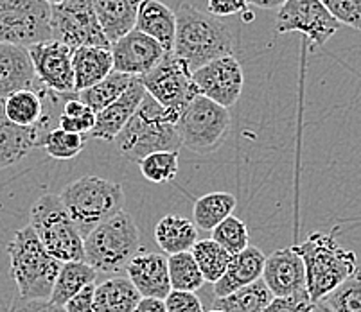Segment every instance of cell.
<instances>
[{"instance_id": "1", "label": "cell", "mask_w": 361, "mask_h": 312, "mask_svg": "<svg viewBox=\"0 0 361 312\" xmlns=\"http://www.w3.org/2000/svg\"><path fill=\"white\" fill-rule=\"evenodd\" d=\"M175 15L173 54L185 61L191 72L223 56H234V35L221 18L200 11L191 4H182Z\"/></svg>"}, {"instance_id": "2", "label": "cell", "mask_w": 361, "mask_h": 312, "mask_svg": "<svg viewBox=\"0 0 361 312\" xmlns=\"http://www.w3.org/2000/svg\"><path fill=\"white\" fill-rule=\"evenodd\" d=\"M293 248L304 262L306 291L313 304L327 297L357 269L356 253L341 248L334 232H313L302 244Z\"/></svg>"}, {"instance_id": "3", "label": "cell", "mask_w": 361, "mask_h": 312, "mask_svg": "<svg viewBox=\"0 0 361 312\" xmlns=\"http://www.w3.org/2000/svg\"><path fill=\"white\" fill-rule=\"evenodd\" d=\"M9 275L18 287L22 300H49L61 262L52 258L38 241L31 226L15 233L8 244Z\"/></svg>"}, {"instance_id": "4", "label": "cell", "mask_w": 361, "mask_h": 312, "mask_svg": "<svg viewBox=\"0 0 361 312\" xmlns=\"http://www.w3.org/2000/svg\"><path fill=\"white\" fill-rule=\"evenodd\" d=\"M85 262L96 273L126 271L131 258L140 251V230L130 213L121 210L101 223L83 239Z\"/></svg>"}, {"instance_id": "5", "label": "cell", "mask_w": 361, "mask_h": 312, "mask_svg": "<svg viewBox=\"0 0 361 312\" xmlns=\"http://www.w3.org/2000/svg\"><path fill=\"white\" fill-rule=\"evenodd\" d=\"M114 144L123 156L137 163L157 151H178L182 147L175 124L169 120L166 110L147 94L133 117L114 139Z\"/></svg>"}, {"instance_id": "6", "label": "cell", "mask_w": 361, "mask_h": 312, "mask_svg": "<svg viewBox=\"0 0 361 312\" xmlns=\"http://www.w3.org/2000/svg\"><path fill=\"white\" fill-rule=\"evenodd\" d=\"M58 196L83 239L124 206L123 187L99 176L74 180L65 185Z\"/></svg>"}, {"instance_id": "7", "label": "cell", "mask_w": 361, "mask_h": 312, "mask_svg": "<svg viewBox=\"0 0 361 312\" xmlns=\"http://www.w3.org/2000/svg\"><path fill=\"white\" fill-rule=\"evenodd\" d=\"M29 226L52 258L61 264L85 262L83 237L58 194H44L32 203Z\"/></svg>"}, {"instance_id": "8", "label": "cell", "mask_w": 361, "mask_h": 312, "mask_svg": "<svg viewBox=\"0 0 361 312\" xmlns=\"http://www.w3.org/2000/svg\"><path fill=\"white\" fill-rule=\"evenodd\" d=\"M232 126L231 111L203 95H196L175 124L180 146L196 154L214 153Z\"/></svg>"}, {"instance_id": "9", "label": "cell", "mask_w": 361, "mask_h": 312, "mask_svg": "<svg viewBox=\"0 0 361 312\" xmlns=\"http://www.w3.org/2000/svg\"><path fill=\"white\" fill-rule=\"evenodd\" d=\"M144 90L166 110L167 117L176 124L185 106L198 94L192 81L191 68L173 52H166L160 63L140 77Z\"/></svg>"}, {"instance_id": "10", "label": "cell", "mask_w": 361, "mask_h": 312, "mask_svg": "<svg viewBox=\"0 0 361 312\" xmlns=\"http://www.w3.org/2000/svg\"><path fill=\"white\" fill-rule=\"evenodd\" d=\"M51 36L52 40L65 47H104L110 49L92 0H63L51 6Z\"/></svg>"}, {"instance_id": "11", "label": "cell", "mask_w": 361, "mask_h": 312, "mask_svg": "<svg viewBox=\"0 0 361 312\" xmlns=\"http://www.w3.org/2000/svg\"><path fill=\"white\" fill-rule=\"evenodd\" d=\"M52 40L45 0H0V44L31 47Z\"/></svg>"}, {"instance_id": "12", "label": "cell", "mask_w": 361, "mask_h": 312, "mask_svg": "<svg viewBox=\"0 0 361 312\" xmlns=\"http://www.w3.org/2000/svg\"><path fill=\"white\" fill-rule=\"evenodd\" d=\"M340 29L320 0H286L277 13V32H300L310 40L311 47L320 49Z\"/></svg>"}, {"instance_id": "13", "label": "cell", "mask_w": 361, "mask_h": 312, "mask_svg": "<svg viewBox=\"0 0 361 312\" xmlns=\"http://www.w3.org/2000/svg\"><path fill=\"white\" fill-rule=\"evenodd\" d=\"M192 81L200 95L231 110L235 106L245 87L241 63L234 56H223L192 72Z\"/></svg>"}, {"instance_id": "14", "label": "cell", "mask_w": 361, "mask_h": 312, "mask_svg": "<svg viewBox=\"0 0 361 312\" xmlns=\"http://www.w3.org/2000/svg\"><path fill=\"white\" fill-rule=\"evenodd\" d=\"M38 83L47 92L60 97H68L74 92L72 49L54 40L27 47Z\"/></svg>"}, {"instance_id": "15", "label": "cell", "mask_w": 361, "mask_h": 312, "mask_svg": "<svg viewBox=\"0 0 361 312\" xmlns=\"http://www.w3.org/2000/svg\"><path fill=\"white\" fill-rule=\"evenodd\" d=\"M110 52L114 60V72H121L139 80L153 70L166 56V51L160 47V44L137 29L114 42L110 45Z\"/></svg>"}, {"instance_id": "16", "label": "cell", "mask_w": 361, "mask_h": 312, "mask_svg": "<svg viewBox=\"0 0 361 312\" xmlns=\"http://www.w3.org/2000/svg\"><path fill=\"white\" fill-rule=\"evenodd\" d=\"M261 278L274 298L306 291V269L293 246L277 249L266 257Z\"/></svg>"}, {"instance_id": "17", "label": "cell", "mask_w": 361, "mask_h": 312, "mask_svg": "<svg viewBox=\"0 0 361 312\" xmlns=\"http://www.w3.org/2000/svg\"><path fill=\"white\" fill-rule=\"evenodd\" d=\"M126 275L140 298L166 300L171 292L167 257L160 253L139 251L126 266Z\"/></svg>"}, {"instance_id": "18", "label": "cell", "mask_w": 361, "mask_h": 312, "mask_svg": "<svg viewBox=\"0 0 361 312\" xmlns=\"http://www.w3.org/2000/svg\"><path fill=\"white\" fill-rule=\"evenodd\" d=\"M47 117L32 127L13 124L4 113V101H0V170L16 166L32 149L40 147L42 137L47 133Z\"/></svg>"}, {"instance_id": "19", "label": "cell", "mask_w": 361, "mask_h": 312, "mask_svg": "<svg viewBox=\"0 0 361 312\" xmlns=\"http://www.w3.org/2000/svg\"><path fill=\"white\" fill-rule=\"evenodd\" d=\"M144 95H146V90L137 77L116 103H111L110 106H106L96 115V123H94V127L90 130L88 137L94 140L114 142V139L121 133V130L126 126L128 120L133 117L137 108L140 106Z\"/></svg>"}, {"instance_id": "20", "label": "cell", "mask_w": 361, "mask_h": 312, "mask_svg": "<svg viewBox=\"0 0 361 312\" xmlns=\"http://www.w3.org/2000/svg\"><path fill=\"white\" fill-rule=\"evenodd\" d=\"M20 90H36L35 68L27 49L0 44V101Z\"/></svg>"}, {"instance_id": "21", "label": "cell", "mask_w": 361, "mask_h": 312, "mask_svg": "<svg viewBox=\"0 0 361 312\" xmlns=\"http://www.w3.org/2000/svg\"><path fill=\"white\" fill-rule=\"evenodd\" d=\"M264 261V253L255 246H248L238 255H232L225 275L214 284L216 298H225L231 292L257 282L262 277Z\"/></svg>"}, {"instance_id": "22", "label": "cell", "mask_w": 361, "mask_h": 312, "mask_svg": "<svg viewBox=\"0 0 361 312\" xmlns=\"http://www.w3.org/2000/svg\"><path fill=\"white\" fill-rule=\"evenodd\" d=\"M137 31L153 38L166 52H173L176 35V15L160 0H142L135 22Z\"/></svg>"}, {"instance_id": "23", "label": "cell", "mask_w": 361, "mask_h": 312, "mask_svg": "<svg viewBox=\"0 0 361 312\" xmlns=\"http://www.w3.org/2000/svg\"><path fill=\"white\" fill-rule=\"evenodd\" d=\"M97 20L110 45L135 29L142 0H92Z\"/></svg>"}, {"instance_id": "24", "label": "cell", "mask_w": 361, "mask_h": 312, "mask_svg": "<svg viewBox=\"0 0 361 312\" xmlns=\"http://www.w3.org/2000/svg\"><path fill=\"white\" fill-rule=\"evenodd\" d=\"M72 70H74V92L87 90L108 74L114 72V60L110 49L81 47L72 51Z\"/></svg>"}, {"instance_id": "25", "label": "cell", "mask_w": 361, "mask_h": 312, "mask_svg": "<svg viewBox=\"0 0 361 312\" xmlns=\"http://www.w3.org/2000/svg\"><path fill=\"white\" fill-rule=\"evenodd\" d=\"M155 241L160 249L167 253V257L176 253L191 251V248L198 241V228L191 219L178 213H169L157 223Z\"/></svg>"}, {"instance_id": "26", "label": "cell", "mask_w": 361, "mask_h": 312, "mask_svg": "<svg viewBox=\"0 0 361 312\" xmlns=\"http://www.w3.org/2000/svg\"><path fill=\"white\" fill-rule=\"evenodd\" d=\"M94 312H133L140 294L128 277H111L94 287Z\"/></svg>"}, {"instance_id": "27", "label": "cell", "mask_w": 361, "mask_h": 312, "mask_svg": "<svg viewBox=\"0 0 361 312\" xmlns=\"http://www.w3.org/2000/svg\"><path fill=\"white\" fill-rule=\"evenodd\" d=\"M96 278L97 273L87 262H65L56 277L49 301L58 307H65L67 301H71L78 292H81L88 285H94Z\"/></svg>"}, {"instance_id": "28", "label": "cell", "mask_w": 361, "mask_h": 312, "mask_svg": "<svg viewBox=\"0 0 361 312\" xmlns=\"http://www.w3.org/2000/svg\"><path fill=\"white\" fill-rule=\"evenodd\" d=\"M45 95L47 90H20L4 99V113L13 124L22 127L38 126L45 115Z\"/></svg>"}, {"instance_id": "29", "label": "cell", "mask_w": 361, "mask_h": 312, "mask_svg": "<svg viewBox=\"0 0 361 312\" xmlns=\"http://www.w3.org/2000/svg\"><path fill=\"white\" fill-rule=\"evenodd\" d=\"M238 206L231 192H211L198 198L192 206V223L196 228L212 232L221 221H225Z\"/></svg>"}, {"instance_id": "30", "label": "cell", "mask_w": 361, "mask_h": 312, "mask_svg": "<svg viewBox=\"0 0 361 312\" xmlns=\"http://www.w3.org/2000/svg\"><path fill=\"white\" fill-rule=\"evenodd\" d=\"M135 80L137 77L121 74V72H111V74H108L103 81H99V83L94 85V87L87 88V90L80 92V94L75 95H78V99H80L81 103L87 104V106L97 115L101 110L110 106L111 103H116Z\"/></svg>"}, {"instance_id": "31", "label": "cell", "mask_w": 361, "mask_h": 312, "mask_svg": "<svg viewBox=\"0 0 361 312\" xmlns=\"http://www.w3.org/2000/svg\"><path fill=\"white\" fill-rule=\"evenodd\" d=\"M274 300L262 278L254 284L238 289L225 298H216L212 307L223 312H262Z\"/></svg>"}, {"instance_id": "32", "label": "cell", "mask_w": 361, "mask_h": 312, "mask_svg": "<svg viewBox=\"0 0 361 312\" xmlns=\"http://www.w3.org/2000/svg\"><path fill=\"white\" fill-rule=\"evenodd\" d=\"M191 255L198 264L203 280L211 282V284H216L225 275L226 266L232 257L212 239L196 241V244L191 248Z\"/></svg>"}, {"instance_id": "33", "label": "cell", "mask_w": 361, "mask_h": 312, "mask_svg": "<svg viewBox=\"0 0 361 312\" xmlns=\"http://www.w3.org/2000/svg\"><path fill=\"white\" fill-rule=\"evenodd\" d=\"M167 271H169L171 291L196 292L205 284L191 251L169 255L167 257Z\"/></svg>"}, {"instance_id": "34", "label": "cell", "mask_w": 361, "mask_h": 312, "mask_svg": "<svg viewBox=\"0 0 361 312\" xmlns=\"http://www.w3.org/2000/svg\"><path fill=\"white\" fill-rule=\"evenodd\" d=\"M178 163V151H157L140 160L139 169L147 182L160 185V183H169L176 178Z\"/></svg>"}, {"instance_id": "35", "label": "cell", "mask_w": 361, "mask_h": 312, "mask_svg": "<svg viewBox=\"0 0 361 312\" xmlns=\"http://www.w3.org/2000/svg\"><path fill=\"white\" fill-rule=\"evenodd\" d=\"M322 301L333 312H361V269L357 268Z\"/></svg>"}, {"instance_id": "36", "label": "cell", "mask_w": 361, "mask_h": 312, "mask_svg": "<svg viewBox=\"0 0 361 312\" xmlns=\"http://www.w3.org/2000/svg\"><path fill=\"white\" fill-rule=\"evenodd\" d=\"M87 139L83 135L67 133V131L54 127L49 130L47 133L42 137L40 147H44L45 153L56 160H72L83 151Z\"/></svg>"}, {"instance_id": "37", "label": "cell", "mask_w": 361, "mask_h": 312, "mask_svg": "<svg viewBox=\"0 0 361 312\" xmlns=\"http://www.w3.org/2000/svg\"><path fill=\"white\" fill-rule=\"evenodd\" d=\"M212 241L221 246L228 255H238L250 246V235L245 221L232 213L212 230Z\"/></svg>"}, {"instance_id": "38", "label": "cell", "mask_w": 361, "mask_h": 312, "mask_svg": "<svg viewBox=\"0 0 361 312\" xmlns=\"http://www.w3.org/2000/svg\"><path fill=\"white\" fill-rule=\"evenodd\" d=\"M96 123V113L81 103L80 99L68 97L63 103V110L58 115V127L67 133L88 135Z\"/></svg>"}, {"instance_id": "39", "label": "cell", "mask_w": 361, "mask_h": 312, "mask_svg": "<svg viewBox=\"0 0 361 312\" xmlns=\"http://www.w3.org/2000/svg\"><path fill=\"white\" fill-rule=\"evenodd\" d=\"M338 24L361 31V0H320Z\"/></svg>"}, {"instance_id": "40", "label": "cell", "mask_w": 361, "mask_h": 312, "mask_svg": "<svg viewBox=\"0 0 361 312\" xmlns=\"http://www.w3.org/2000/svg\"><path fill=\"white\" fill-rule=\"evenodd\" d=\"M311 307L313 301L310 300L307 291H300L291 297L274 298L262 312H310Z\"/></svg>"}, {"instance_id": "41", "label": "cell", "mask_w": 361, "mask_h": 312, "mask_svg": "<svg viewBox=\"0 0 361 312\" xmlns=\"http://www.w3.org/2000/svg\"><path fill=\"white\" fill-rule=\"evenodd\" d=\"M167 312H203V305L196 292L171 291L164 300Z\"/></svg>"}, {"instance_id": "42", "label": "cell", "mask_w": 361, "mask_h": 312, "mask_svg": "<svg viewBox=\"0 0 361 312\" xmlns=\"http://www.w3.org/2000/svg\"><path fill=\"white\" fill-rule=\"evenodd\" d=\"M246 0H207V13L216 18H226L246 11Z\"/></svg>"}, {"instance_id": "43", "label": "cell", "mask_w": 361, "mask_h": 312, "mask_svg": "<svg viewBox=\"0 0 361 312\" xmlns=\"http://www.w3.org/2000/svg\"><path fill=\"white\" fill-rule=\"evenodd\" d=\"M8 312H65L63 307L52 305L49 300H22L16 298Z\"/></svg>"}, {"instance_id": "44", "label": "cell", "mask_w": 361, "mask_h": 312, "mask_svg": "<svg viewBox=\"0 0 361 312\" xmlns=\"http://www.w3.org/2000/svg\"><path fill=\"white\" fill-rule=\"evenodd\" d=\"M94 287L96 285H88L83 291L78 292L71 301H67L65 305V312H94Z\"/></svg>"}, {"instance_id": "45", "label": "cell", "mask_w": 361, "mask_h": 312, "mask_svg": "<svg viewBox=\"0 0 361 312\" xmlns=\"http://www.w3.org/2000/svg\"><path fill=\"white\" fill-rule=\"evenodd\" d=\"M133 312H167L164 300L159 298H140Z\"/></svg>"}, {"instance_id": "46", "label": "cell", "mask_w": 361, "mask_h": 312, "mask_svg": "<svg viewBox=\"0 0 361 312\" xmlns=\"http://www.w3.org/2000/svg\"><path fill=\"white\" fill-rule=\"evenodd\" d=\"M286 0H246V4H252L259 9H279Z\"/></svg>"}, {"instance_id": "47", "label": "cell", "mask_w": 361, "mask_h": 312, "mask_svg": "<svg viewBox=\"0 0 361 312\" xmlns=\"http://www.w3.org/2000/svg\"><path fill=\"white\" fill-rule=\"evenodd\" d=\"M310 312H333V311H331V308L320 300V301H317V304H313V307H311Z\"/></svg>"}, {"instance_id": "48", "label": "cell", "mask_w": 361, "mask_h": 312, "mask_svg": "<svg viewBox=\"0 0 361 312\" xmlns=\"http://www.w3.org/2000/svg\"><path fill=\"white\" fill-rule=\"evenodd\" d=\"M241 15H243V18H245V22H248V24H250V22L254 20V15H252L250 11H243Z\"/></svg>"}, {"instance_id": "49", "label": "cell", "mask_w": 361, "mask_h": 312, "mask_svg": "<svg viewBox=\"0 0 361 312\" xmlns=\"http://www.w3.org/2000/svg\"><path fill=\"white\" fill-rule=\"evenodd\" d=\"M45 2H47L49 6H56V4H61L63 0H45Z\"/></svg>"}, {"instance_id": "50", "label": "cell", "mask_w": 361, "mask_h": 312, "mask_svg": "<svg viewBox=\"0 0 361 312\" xmlns=\"http://www.w3.org/2000/svg\"><path fill=\"white\" fill-rule=\"evenodd\" d=\"M209 312H223V311H218V308H212V311H209Z\"/></svg>"}]
</instances>
